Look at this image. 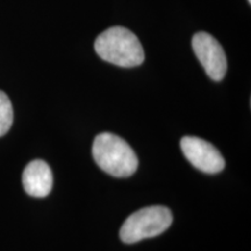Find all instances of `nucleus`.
Here are the masks:
<instances>
[{
    "label": "nucleus",
    "mask_w": 251,
    "mask_h": 251,
    "mask_svg": "<svg viewBox=\"0 0 251 251\" xmlns=\"http://www.w3.org/2000/svg\"><path fill=\"white\" fill-rule=\"evenodd\" d=\"M192 48L207 76L214 81L224 79L227 72V57L218 41L211 34L200 31L193 36Z\"/></svg>",
    "instance_id": "20e7f679"
},
{
    "label": "nucleus",
    "mask_w": 251,
    "mask_h": 251,
    "mask_svg": "<svg viewBox=\"0 0 251 251\" xmlns=\"http://www.w3.org/2000/svg\"><path fill=\"white\" fill-rule=\"evenodd\" d=\"M92 155L101 170L117 178L130 177L139 166L136 153L129 144L112 133L97 135L93 141Z\"/></svg>",
    "instance_id": "f03ea898"
},
{
    "label": "nucleus",
    "mask_w": 251,
    "mask_h": 251,
    "mask_svg": "<svg viewBox=\"0 0 251 251\" xmlns=\"http://www.w3.org/2000/svg\"><path fill=\"white\" fill-rule=\"evenodd\" d=\"M180 148L187 161L205 174H218L225 168V159L213 144L194 136H185Z\"/></svg>",
    "instance_id": "39448f33"
},
{
    "label": "nucleus",
    "mask_w": 251,
    "mask_h": 251,
    "mask_svg": "<svg viewBox=\"0 0 251 251\" xmlns=\"http://www.w3.org/2000/svg\"><path fill=\"white\" fill-rule=\"evenodd\" d=\"M172 220V213L168 207H144L128 216L120 229V238L124 243L131 244L156 237L170 227Z\"/></svg>",
    "instance_id": "7ed1b4c3"
},
{
    "label": "nucleus",
    "mask_w": 251,
    "mask_h": 251,
    "mask_svg": "<svg viewBox=\"0 0 251 251\" xmlns=\"http://www.w3.org/2000/svg\"><path fill=\"white\" fill-rule=\"evenodd\" d=\"M94 50L103 61L121 68L139 67L144 61V50L133 31L115 26L102 31L94 42Z\"/></svg>",
    "instance_id": "f257e3e1"
},
{
    "label": "nucleus",
    "mask_w": 251,
    "mask_h": 251,
    "mask_svg": "<svg viewBox=\"0 0 251 251\" xmlns=\"http://www.w3.org/2000/svg\"><path fill=\"white\" fill-rule=\"evenodd\" d=\"M52 172L50 166L42 159L31 161L23 174V185L25 191L30 197L45 198L51 192Z\"/></svg>",
    "instance_id": "423d86ee"
},
{
    "label": "nucleus",
    "mask_w": 251,
    "mask_h": 251,
    "mask_svg": "<svg viewBox=\"0 0 251 251\" xmlns=\"http://www.w3.org/2000/svg\"><path fill=\"white\" fill-rule=\"evenodd\" d=\"M248 2H249V4H251V0H248Z\"/></svg>",
    "instance_id": "6e6552de"
},
{
    "label": "nucleus",
    "mask_w": 251,
    "mask_h": 251,
    "mask_svg": "<svg viewBox=\"0 0 251 251\" xmlns=\"http://www.w3.org/2000/svg\"><path fill=\"white\" fill-rule=\"evenodd\" d=\"M13 124V107L7 94L0 91V137L9 130Z\"/></svg>",
    "instance_id": "0eeeda50"
}]
</instances>
